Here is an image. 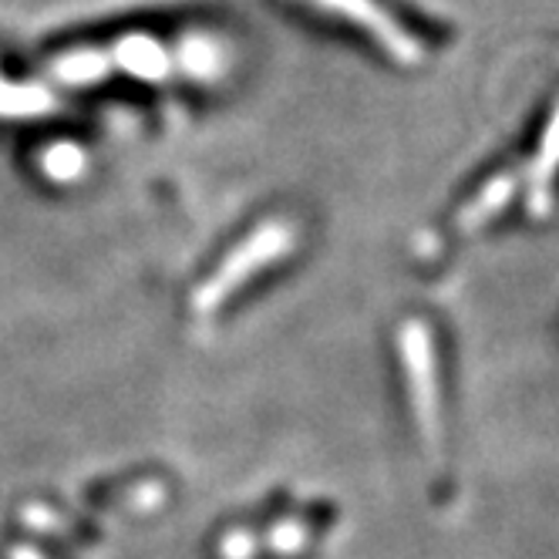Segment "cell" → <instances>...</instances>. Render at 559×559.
Returning a JSON list of instances; mask_svg holds the SVG:
<instances>
[{
    "label": "cell",
    "mask_w": 559,
    "mask_h": 559,
    "mask_svg": "<svg viewBox=\"0 0 559 559\" xmlns=\"http://www.w3.org/2000/svg\"><path fill=\"white\" fill-rule=\"evenodd\" d=\"M294 243H297V226L287 219H270L260 229H253V236H247L243 243L219 263V270L206 284L192 294V313L199 317L216 313L239 287L250 284L263 266L284 260L294 250Z\"/></svg>",
    "instance_id": "6da1fadb"
},
{
    "label": "cell",
    "mask_w": 559,
    "mask_h": 559,
    "mask_svg": "<svg viewBox=\"0 0 559 559\" xmlns=\"http://www.w3.org/2000/svg\"><path fill=\"white\" fill-rule=\"evenodd\" d=\"M397 354H402L405 384L421 438L431 445V452H442V388H438L431 331L421 321H405L397 331Z\"/></svg>",
    "instance_id": "7a4b0ae2"
},
{
    "label": "cell",
    "mask_w": 559,
    "mask_h": 559,
    "mask_svg": "<svg viewBox=\"0 0 559 559\" xmlns=\"http://www.w3.org/2000/svg\"><path fill=\"white\" fill-rule=\"evenodd\" d=\"M313 8L331 11V14H337L357 27H365L397 64H421L425 61V48H421L418 37L397 24L378 4V0H313Z\"/></svg>",
    "instance_id": "3957f363"
},
{
    "label": "cell",
    "mask_w": 559,
    "mask_h": 559,
    "mask_svg": "<svg viewBox=\"0 0 559 559\" xmlns=\"http://www.w3.org/2000/svg\"><path fill=\"white\" fill-rule=\"evenodd\" d=\"M559 176V105L549 118V126L543 132V142L530 163L526 173V203L533 216H546L549 213V199H552V182Z\"/></svg>",
    "instance_id": "277c9868"
},
{
    "label": "cell",
    "mask_w": 559,
    "mask_h": 559,
    "mask_svg": "<svg viewBox=\"0 0 559 559\" xmlns=\"http://www.w3.org/2000/svg\"><path fill=\"white\" fill-rule=\"evenodd\" d=\"M512 195H515V176H496L489 179L483 189H478V195L472 199V203L459 213V229L462 233H475V229H483L486 223H492L509 203H512Z\"/></svg>",
    "instance_id": "5b68a950"
},
{
    "label": "cell",
    "mask_w": 559,
    "mask_h": 559,
    "mask_svg": "<svg viewBox=\"0 0 559 559\" xmlns=\"http://www.w3.org/2000/svg\"><path fill=\"white\" fill-rule=\"evenodd\" d=\"M266 546L270 549H280V552H297L307 546V526L300 523H284V526H276L270 536H266Z\"/></svg>",
    "instance_id": "8992f818"
},
{
    "label": "cell",
    "mask_w": 559,
    "mask_h": 559,
    "mask_svg": "<svg viewBox=\"0 0 559 559\" xmlns=\"http://www.w3.org/2000/svg\"><path fill=\"white\" fill-rule=\"evenodd\" d=\"M8 559H48V556L41 549H34V546H14L8 552Z\"/></svg>",
    "instance_id": "52a82bcc"
}]
</instances>
